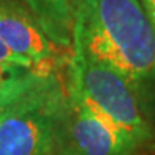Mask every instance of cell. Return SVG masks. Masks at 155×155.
Listing matches in <instances>:
<instances>
[{
	"label": "cell",
	"instance_id": "cell-1",
	"mask_svg": "<svg viewBox=\"0 0 155 155\" xmlns=\"http://www.w3.org/2000/svg\"><path fill=\"white\" fill-rule=\"evenodd\" d=\"M72 49L131 83L155 75V29L139 0H83Z\"/></svg>",
	"mask_w": 155,
	"mask_h": 155
},
{
	"label": "cell",
	"instance_id": "cell-2",
	"mask_svg": "<svg viewBox=\"0 0 155 155\" xmlns=\"http://www.w3.org/2000/svg\"><path fill=\"white\" fill-rule=\"evenodd\" d=\"M68 83L52 72L0 109V155H52L69 111Z\"/></svg>",
	"mask_w": 155,
	"mask_h": 155
},
{
	"label": "cell",
	"instance_id": "cell-3",
	"mask_svg": "<svg viewBox=\"0 0 155 155\" xmlns=\"http://www.w3.org/2000/svg\"><path fill=\"white\" fill-rule=\"evenodd\" d=\"M68 88L86 109L139 145L151 137L132 83L111 66L73 52Z\"/></svg>",
	"mask_w": 155,
	"mask_h": 155
},
{
	"label": "cell",
	"instance_id": "cell-4",
	"mask_svg": "<svg viewBox=\"0 0 155 155\" xmlns=\"http://www.w3.org/2000/svg\"><path fill=\"white\" fill-rule=\"evenodd\" d=\"M139 147L137 141L99 119L71 95L56 147L59 155H134Z\"/></svg>",
	"mask_w": 155,
	"mask_h": 155
},
{
	"label": "cell",
	"instance_id": "cell-5",
	"mask_svg": "<svg viewBox=\"0 0 155 155\" xmlns=\"http://www.w3.org/2000/svg\"><path fill=\"white\" fill-rule=\"evenodd\" d=\"M0 39L43 71H52L61 49L43 33L23 0H0Z\"/></svg>",
	"mask_w": 155,
	"mask_h": 155
},
{
	"label": "cell",
	"instance_id": "cell-6",
	"mask_svg": "<svg viewBox=\"0 0 155 155\" xmlns=\"http://www.w3.org/2000/svg\"><path fill=\"white\" fill-rule=\"evenodd\" d=\"M43 33L59 48H72L83 0H23Z\"/></svg>",
	"mask_w": 155,
	"mask_h": 155
},
{
	"label": "cell",
	"instance_id": "cell-7",
	"mask_svg": "<svg viewBox=\"0 0 155 155\" xmlns=\"http://www.w3.org/2000/svg\"><path fill=\"white\" fill-rule=\"evenodd\" d=\"M52 71L0 63V109L22 98Z\"/></svg>",
	"mask_w": 155,
	"mask_h": 155
},
{
	"label": "cell",
	"instance_id": "cell-8",
	"mask_svg": "<svg viewBox=\"0 0 155 155\" xmlns=\"http://www.w3.org/2000/svg\"><path fill=\"white\" fill-rule=\"evenodd\" d=\"M0 63H13V65H20V66H26V68H38L30 59L15 53L2 39H0Z\"/></svg>",
	"mask_w": 155,
	"mask_h": 155
},
{
	"label": "cell",
	"instance_id": "cell-9",
	"mask_svg": "<svg viewBox=\"0 0 155 155\" xmlns=\"http://www.w3.org/2000/svg\"><path fill=\"white\" fill-rule=\"evenodd\" d=\"M147 12H155V0H141Z\"/></svg>",
	"mask_w": 155,
	"mask_h": 155
},
{
	"label": "cell",
	"instance_id": "cell-10",
	"mask_svg": "<svg viewBox=\"0 0 155 155\" xmlns=\"http://www.w3.org/2000/svg\"><path fill=\"white\" fill-rule=\"evenodd\" d=\"M148 13V16H150L151 22H152V25H154V29H155V12H147Z\"/></svg>",
	"mask_w": 155,
	"mask_h": 155
},
{
	"label": "cell",
	"instance_id": "cell-11",
	"mask_svg": "<svg viewBox=\"0 0 155 155\" xmlns=\"http://www.w3.org/2000/svg\"><path fill=\"white\" fill-rule=\"evenodd\" d=\"M52 155H56V154H52Z\"/></svg>",
	"mask_w": 155,
	"mask_h": 155
}]
</instances>
